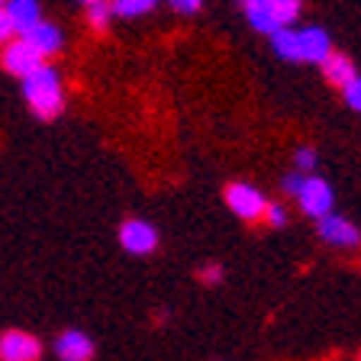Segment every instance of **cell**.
<instances>
[{"mask_svg": "<svg viewBox=\"0 0 361 361\" xmlns=\"http://www.w3.org/2000/svg\"><path fill=\"white\" fill-rule=\"evenodd\" d=\"M165 4L180 16H197L203 10V0H165Z\"/></svg>", "mask_w": 361, "mask_h": 361, "instance_id": "19", "label": "cell"}, {"mask_svg": "<svg viewBox=\"0 0 361 361\" xmlns=\"http://www.w3.org/2000/svg\"><path fill=\"white\" fill-rule=\"evenodd\" d=\"M23 97L30 104L32 116L39 120H55L65 110V81H61L59 68L42 65L30 78H23Z\"/></svg>", "mask_w": 361, "mask_h": 361, "instance_id": "2", "label": "cell"}, {"mask_svg": "<svg viewBox=\"0 0 361 361\" xmlns=\"http://www.w3.org/2000/svg\"><path fill=\"white\" fill-rule=\"evenodd\" d=\"M4 10H7L10 23H13L16 36H23V32L32 30V26L42 20V7H39V0H7Z\"/></svg>", "mask_w": 361, "mask_h": 361, "instance_id": "13", "label": "cell"}, {"mask_svg": "<svg viewBox=\"0 0 361 361\" xmlns=\"http://www.w3.org/2000/svg\"><path fill=\"white\" fill-rule=\"evenodd\" d=\"M10 39H16V30H13V23H10L7 10L0 7V49L10 42Z\"/></svg>", "mask_w": 361, "mask_h": 361, "instance_id": "21", "label": "cell"}, {"mask_svg": "<svg viewBox=\"0 0 361 361\" xmlns=\"http://www.w3.org/2000/svg\"><path fill=\"white\" fill-rule=\"evenodd\" d=\"M75 4H84V7H90V4H97V0H75Z\"/></svg>", "mask_w": 361, "mask_h": 361, "instance_id": "23", "label": "cell"}, {"mask_svg": "<svg viewBox=\"0 0 361 361\" xmlns=\"http://www.w3.org/2000/svg\"><path fill=\"white\" fill-rule=\"evenodd\" d=\"M223 197H226V207L233 210V216L242 219V223H255V219H262L264 207H268L264 190L255 188V184H248V180H233V184H226Z\"/></svg>", "mask_w": 361, "mask_h": 361, "instance_id": "4", "label": "cell"}, {"mask_svg": "<svg viewBox=\"0 0 361 361\" xmlns=\"http://www.w3.org/2000/svg\"><path fill=\"white\" fill-rule=\"evenodd\" d=\"M319 68H323V78H326V81H329L332 87H338V90L345 87V84H352L355 78L361 75L358 65H355V61L348 59L345 52H332Z\"/></svg>", "mask_w": 361, "mask_h": 361, "instance_id": "12", "label": "cell"}, {"mask_svg": "<svg viewBox=\"0 0 361 361\" xmlns=\"http://www.w3.org/2000/svg\"><path fill=\"white\" fill-rule=\"evenodd\" d=\"M55 358L59 361H94V338L81 329H65L55 338Z\"/></svg>", "mask_w": 361, "mask_h": 361, "instance_id": "10", "label": "cell"}, {"mask_svg": "<svg viewBox=\"0 0 361 361\" xmlns=\"http://www.w3.org/2000/svg\"><path fill=\"white\" fill-rule=\"evenodd\" d=\"M0 65H4L7 75H13V78H20L23 81V78H30L36 68H42L45 59L20 36V39H10V42L0 49Z\"/></svg>", "mask_w": 361, "mask_h": 361, "instance_id": "6", "label": "cell"}, {"mask_svg": "<svg viewBox=\"0 0 361 361\" xmlns=\"http://www.w3.org/2000/svg\"><path fill=\"white\" fill-rule=\"evenodd\" d=\"M316 233H319V239L326 242V245L332 248H358L361 245V229L352 223L348 216H342V213H326L323 219H316Z\"/></svg>", "mask_w": 361, "mask_h": 361, "instance_id": "7", "label": "cell"}, {"mask_svg": "<svg viewBox=\"0 0 361 361\" xmlns=\"http://www.w3.org/2000/svg\"><path fill=\"white\" fill-rule=\"evenodd\" d=\"M245 4H264V0H242V7H245Z\"/></svg>", "mask_w": 361, "mask_h": 361, "instance_id": "24", "label": "cell"}, {"mask_svg": "<svg viewBox=\"0 0 361 361\" xmlns=\"http://www.w3.org/2000/svg\"><path fill=\"white\" fill-rule=\"evenodd\" d=\"M245 20L252 30L264 32H278L281 26H293L303 13V0H264V4H245Z\"/></svg>", "mask_w": 361, "mask_h": 361, "instance_id": "3", "label": "cell"}, {"mask_svg": "<svg viewBox=\"0 0 361 361\" xmlns=\"http://www.w3.org/2000/svg\"><path fill=\"white\" fill-rule=\"evenodd\" d=\"M297 203H300V210L307 213V216L323 219L326 213H332V207H336V190H332L329 180L313 171L303 178V188L297 190Z\"/></svg>", "mask_w": 361, "mask_h": 361, "instance_id": "5", "label": "cell"}, {"mask_svg": "<svg viewBox=\"0 0 361 361\" xmlns=\"http://www.w3.org/2000/svg\"><path fill=\"white\" fill-rule=\"evenodd\" d=\"M303 178H307V174H303V171H290V174H287V178L281 180V188H284V194L297 197V190L303 188Z\"/></svg>", "mask_w": 361, "mask_h": 361, "instance_id": "22", "label": "cell"}, {"mask_svg": "<svg viewBox=\"0 0 361 361\" xmlns=\"http://www.w3.org/2000/svg\"><path fill=\"white\" fill-rule=\"evenodd\" d=\"M113 20V10H110V0H97V4H90L87 7V26L94 32H106Z\"/></svg>", "mask_w": 361, "mask_h": 361, "instance_id": "15", "label": "cell"}, {"mask_svg": "<svg viewBox=\"0 0 361 361\" xmlns=\"http://www.w3.org/2000/svg\"><path fill=\"white\" fill-rule=\"evenodd\" d=\"M158 7V0H110L113 16H123V20H139V16L152 13Z\"/></svg>", "mask_w": 361, "mask_h": 361, "instance_id": "14", "label": "cell"}, {"mask_svg": "<svg viewBox=\"0 0 361 361\" xmlns=\"http://www.w3.org/2000/svg\"><path fill=\"white\" fill-rule=\"evenodd\" d=\"M342 97H345V104L352 106L355 113H361V75L355 78L352 84H345V87H342Z\"/></svg>", "mask_w": 361, "mask_h": 361, "instance_id": "20", "label": "cell"}, {"mask_svg": "<svg viewBox=\"0 0 361 361\" xmlns=\"http://www.w3.org/2000/svg\"><path fill=\"white\" fill-rule=\"evenodd\" d=\"M264 223L271 226V229H284L287 226V207L284 203H274V200H268V207H264Z\"/></svg>", "mask_w": 361, "mask_h": 361, "instance_id": "17", "label": "cell"}, {"mask_svg": "<svg viewBox=\"0 0 361 361\" xmlns=\"http://www.w3.org/2000/svg\"><path fill=\"white\" fill-rule=\"evenodd\" d=\"M120 245L126 248L129 255H139V258L152 255L158 248V226L149 223V219H139V216L126 219V223L120 226Z\"/></svg>", "mask_w": 361, "mask_h": 361, "instance_id": "8", "label": "cell"}, {"mask_svg": "<svg viewBox=\"0 0 361 361\" xmlns=\"http://www.w3.org/2000/svg\"><path fill=\"white\" fill-rule=\"evenodd\" d=\"M23 39L36 49L42 59H52V55L61 52V45H65V32H61V26H55V23L49 20H39L32 30L23 32Z\"/></svg>", "mask_w": 361, "mask_h": 361, "instance_id": "11", "label": "cell"}, {"mask_svg": "<svg viewBox=\"0 0 361 361\" xmlns=\"http://www.w3.org/2000/svg\"><path fill=\"white\" fill-rule=\"evenodd\" d=\"M316 161H319V155H316L313 145H300V149H297V155H293V165H297V171H303V174H313L316 171Z\"/></svg>", "mask_w": 361, "mask_h": 361, "instance_id": "16", "label": "cell"}, {"mask_svg": "<svg viewBox=\"0 0 361 361\" xmlns=\"http://www.w3.org/2000/svg\"><path fill=\"white\" fill-rule=\"evenodd\" d=\"M4 4H7V0H0V7H4Z\"/></svg>", "mask_w": 361, "mask_h": 361, "instance_id": "25", "label": "cell"}, {"mask_svg": "<svg viewBox=\"0 0 361 361\" xmlns=\"http://www.w3.org/2000/svg\"><path fill=\"white\" fill-rule=\"evenodd\" d=\"M42 342L26 329H7L0 336V361H39Z\"/></svg>", "mask_w": 361, "mask_h": 361, "instance_id": "9", "label": "cell"}, {"mask_svg": "<svg viewBox=\"0 0 361 361\" xmlns=\"http://www.w3.org/2000/svg\"><path fill=\"white\" fill-rule=\"evenodd\" d=\"M268 39H271V49L284 61H293V65H323V61L336 52L332 36L323 26H303V30L281 26V30L271 32Z\"/></svg>", "mask_w": 361, "mask_h": 361, "instance_id": "1", "label": "cell"}, {"mask_svg": "<svg viewBox=\"0 0 361 361\" xmlns=\"http://www.w3.org/2000/svg\"><path fill=\"white\" fill-rule=\"evenodd\" d=\"M223 281H226V271H223V264L210 262V264H203V268H200V284H207V287H216V284H223Z\"/></svg>", "mask_w": 361, "mask_h": 361, "instance_id": "18", "label": "cell"}]
</instances>
